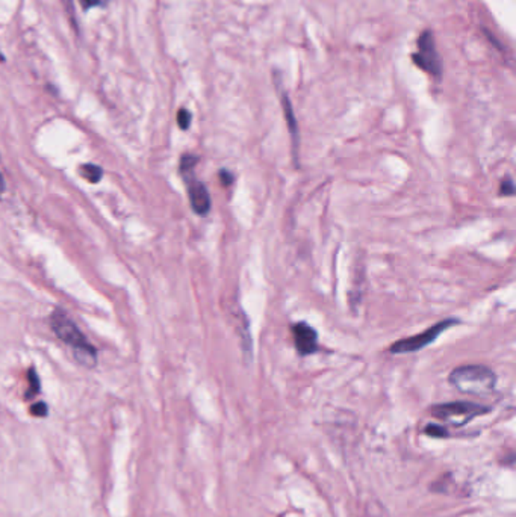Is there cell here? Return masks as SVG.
I'll use <instances>...</instances> for the list:
<instances>
[{"mask_svg":"<svg viewBox=\"0 0 516 517\" xmlns=\"http://www.w3.org/2000/svg\"><path fill=\"white\" fill-rule=\"evenodd\" d=\"M182 176L188 186V195H190V203H191L193 211L200 216L208 215L211 211V206H212L208 187H206L204 183H202L200 180H197V178L194 177V170L185 171L182 173Z\"/></svg>","mask_w":516,"mask_h":517,"instance_id":"6","label":"cell"},{"mask_svg":"<svg viewBox=\"0 0 516 517\" xmlns=\"http://www.w3.org/2000/svg\"><path fill=\"white\" fill-rule=\"evenodd\" d=\"M456 324H459V321L454 318L444 319V321H440V323L435 324L433 327L427 328L426 332H422V333L415 334V336L406 337V339L393 342L389 346V353H392V354H406V353L419 351V350H422V348H426L430 344H433L440 334H442L444 332H447L449 327H453Z\"/></svg>","mask_w":516,"mask_h":517,"instance_id":"4","label":"cell"},{"mask_svg":"<svg viewBox=\"0 0 516 517\" xmlns=\"http://www.w3.org/2000/svg\"><path fill=\"white\" fill-rule=\"evenodd\" d=\"M454 389L468 395H487L496 386V375L483 364H465L453 369L448 377Z\"/></svg>","mask_w":516,"mask_h":517,"instance_id":"2","label":"cell"},{"mask_svg":"<svg viewBox=\"0 0 516 517\" xmlns=\"http://www.w3.org/2000/svg\"><path fill=\"white\" fill-rule=\"evenodd\" d=\"M489 407H484L482 404L469 402V401H456V402H445L438 404L430 409L431 416L440 419L456 427H462L473 419L484 415L489 411Z\"/></svg>","mask_w":516,"mask_h":517,"instance_id":"3","label":"cell"},{"mask_svg":"<svg viewBox=\"0 0 516 517\" xmlns=\"http://www.w3.org/2000/svg\"><path fill=\"white\" fill-rule=\"evenodd\" d=\"M31 411H32L34 416L44 418V416H47V411H49V410H47V406L44 402H39V404H35V406H32Z\"/></svg>","mask_w":516,"mask_h":517,"instance_id":"15","label":"cell"},{"mask_svg":"<svg viewBox=\"0 0 516 517\" xmlns=\"http://www.w3.org/2000/svg\"><path fill=\"white\" fill-rule=\"evenodd\" d=\"M177 123H179V127L186 130L191 125V114L186 109H181L179 114H177Z\"/></svg>","mask_w":516,"mask_h":517,"instance_id":"14","label":"cell"},{"mask_svg":"<svg viewBox=\"0 0 516 517\" xmlns=\"http://www.w3.org/2000/svg\"><path fill=\"white\" fill-rule=\"evenodd\" d=\"M281 106H284V112H285V118L288 121V127H289V134L293 136V155H294V161L298 162L300 161V135H298V126L297 121L294 117L293 108H291L289 99L286 97V94H281Z\"/></svg>","mask_w":516,"mask_h":517,"instance_id":"8","label":"cell"},{"mask_svg":"<svg viewBox=\"0 0 516 517\" xmlns=\"http://www.w3.org/2000/svg\"><path fill=\"white\" fill-rule=\"evenodd\" d=\"M424 432L427 436H431V437H447L448 432L447 430L442 427V425H436V424H430L426 427Z\"/></svg>","mask_w":516,"mask_h":517,"instance_id":"12","label":"cell"},{"mask_svg":"<svg viewBox=\"0 0 516 517\" xmlns=\"http://www.w3.org/2000/svg\"><path fill=\"white\" fill-rule=\"evenodd\" d=\"M50 325L55 334L60 339L71 346L73 355L76 362L85 368H94L97 364V353L83 333L79 330V327L73 323V319L64 312V310L56 309L50 316Z\"/></svg>","mask_w":516,"mask_h":517,"instance_id":"1","label":"cell"},{"mask_svg":"<svg viewBox=\"0 0 516 517\" xmlns=\"http://www.w3.org/2000/svg\"><path fill=\"white\" fill-rule=\"evenodd\" d=\"M414 61L419 69L431 76H440V62L436 52L433 35L430 32L422 34L418 38V52L414 55Z\"/></svg>","mask_w":516,"mask_h":517,"instance_id":"5","label":"cell"},{"mask_svg":"<svg viewBox=\"0 0 516 517\" xmlns=\"http://www.w3.org/2000/svg\"><path fill=\"white\" fill-rule=\"evenodd\" d=\"M79 2H81L82 8L85 9V11H88V9H91L94 6L103 5V2H105V0H79Z\"/></svg>","mask_w":516,"mask_h":517,"instance_id":"17","label":"cell"},{"mask_svg":"<svg viewBox=\"0 0 516 517\" xmlns=\"http://www.w3.org/2000/svg\"><path fill=\"white\" fill-rule=\"evenodd\" d=\"M293 336L295 350L300 355H311L318 351V333L307 323H297L293 325Z\"/></svg>","mask_w":516,"mask_h":517,"instance_id":"7","label":"cell"},{"mask_svg":"<svg viewBox=\"0 0 516 517\" xmlns=\"http://www.w3.org/2000/svg\"><path fill=\"white\" fill-rule=\"evenodd\" d=\"M220 180H221L223 186H230L235 182V176L228 170H221L220 171Z\"/></svg>","mask_w":516,"mask_h":517,"instance_id":"16","label":"cell"},{"mask_svg":"<svg viewBox=\"0 0 516 517\" xmlns=\"http://www.w3.org/2000/svg\"><path fill=\"white\" fill-rule=\"evenodd\" d=\"M197 162H199V157H197V156L190 155V153L183 155L182 159H181V173L194 170V167L197 165Z\"/></svg>","mask_w":516,"mask_h":517,"instance_id":"11","label":"cell"},{"mask_svg":"<svg viewBox=\"0 0 516 517\" xmlns=\"http://www.w3.org/2000/svg\"><path fill=\"white\" fill-rule=\"evenodd\" d=\"M81 173H82V176L83 177H85L87 178V180L90 182V183H97V182H100V178H102V168L99 167V165H92V164H87V165H83L82 168H81Z\"/></svg>","mask_w":516,"mask_h":517,"instance_id":"9","label":"cell"},{"mask_svg":"<svg viewBox=\"0 0 516 517\" xmlns=\"http://www.w3.org/2000/svg\"><path fill=\"white\" fill-rule=\"evenodd\" d=\"M27 378H29V389H27L26 398H32L34 395L40 392V378L34 369H29V372H27Z\"/></svg>","mask_w":516,"mask_h":517,"instance_id":"10","label":"cell"},{"mask_svg":"<svg viewBox=\"0 0 516 517\" xmlns=\"http://www.w3.org/2000/svg\"><path fill=\"white\" fill-rule=\"evenodd\" d=\"M4 191H5V182H4V178H2V176H0V195H2V194H4Z\"/></svg>","mask_w":516,"mask_h":517,"instance_id":"18","label":"cell"},{"mask_svg":"<svg viewBox=\"0 0 516 517\" xmlns=\"http://www.w3.org/2000/svg\"><path fill=\"white\" fill-rule=\"evenodd\" d=\"M513 194H515V183L512 180V177H505L500 186V195L512 197Z\"/></svg>","mask_w":516,"mask_h":517,"instance_id":"13","label":"cell"}]
</instances>
